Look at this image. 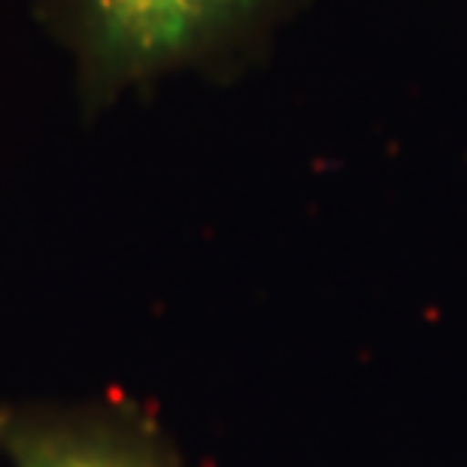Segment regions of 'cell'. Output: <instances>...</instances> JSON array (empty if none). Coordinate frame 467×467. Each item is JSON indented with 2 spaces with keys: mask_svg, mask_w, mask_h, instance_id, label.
<instances>
[{
  "mask_svg": "<svg viewBox=\"0 0 467 467\" xmlns=\"http://www.w3.org/2000/svg\"><path fill=\"white\" fill-rule=\"evenodd\" d=\"M88 77L104 95L252 49L295 0H70Z\"/></svg>",
  "mask_w": 467,
  "mask_h": 467,
  "instance_id": "obj_1",
  "label": "cell"
},
{
  "mask_svg": "<svg viewBox=\"0 0 467 467\" xmlns=\"http://www.w3.org/2000/svg\"><path fill=\"white\" fill-rule=\"evenodd\" d=\"M16 467H143L130 462L119 450L98 443L52 441V437H25L18 434L13 443Z\"/></svg>",
  "mask_w": 467,
  "mask_h": 467,
  "instance_id": "obj_2",
  "label": "cell"
}]
</instances>
